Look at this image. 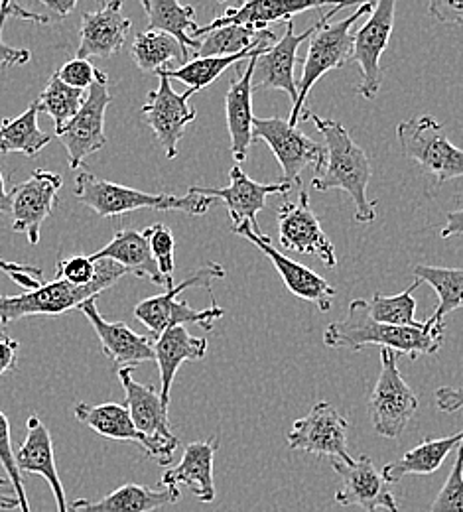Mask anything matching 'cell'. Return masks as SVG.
Wrapping results in <instances>:
<instances>
[{"mask_svg":"<svg viewBox=\"0 0 463 512\" xmlns=\"http://www.w3.org/2000/svg\"><path fill=\"white\" fill-rule=\"evenodd\" d=\"M278 239L286 251L316 256L328 268L337 266L335 247L312 211L308 192H300L296 201H282L278 209Z\"/></svg>","mask_w":463,"mask_h":512,"instance_id":"2e32d148","label":"cell"},{"mask_svg":"<svg viewBox=\"0 0 463 512\" xmlns=\"http://www.w3.org/2000/svg\"><path fill=\"white\" fill-rule=\"evenodd\" d=\"M444 323L426 320L410 327L385 325L373 320L367 300H353L343 320L333 321L324 331V343L331 349L361 351L369 345H379L398 355L416 361L422 355H434L444 341Z\"/></svg>","mask_w":463,"mask_h":512,"instance_id":"6da1fadb","label":"cell"},{"mask_svg":"<svg viewBox=\"0 0 463 512\" xmlns=\"http://www.w3.org/2000/svg\"><path fill=\"white\" fill-rule=\"evenodd\" d=\"M129 32L131 18L123 14V2H103L97 10L83 12L75 58H111L125 48Z\"/></svg>","mask_w":463,"mask_h":512,"instance_id":"44dd1931","label":"cell"},{"mask_svg":"<svg viewBox=\"0 0 463 512\" xmlns=\"http://www.w3.org/2000/svg\"><path fill=\"white\" fill-rule=\"evenodd\" d=\"M430 512H463V444L458 448L452 471L436 495Z\"/></svg>","mask_w":463,"mask_h":512,"instance_id":"7bdbcfd3","label":"cell"},{"mask_svg":"<svg viewBox=\"0 0 463 512\" xmlns=\"http://www.w3.org/2000/svg\"><path fill=\"white\" fill-rule=\"evenodd\" d=\"M75 197L101 219L119 217L138 209L184 211L188 215H205L215 201L213 197L192 190L186 195L140 192L97 178L91 172H81L75 176Z\"/></svg>","mask_w":463,"mask_h":512,"instance_id":"3957f363","label":"cell"},{"mask_svg":"<svg viewBox=\"0 0 463 512\" xmlns=\"http://www.w3.org/2000/svg\"><path fill=\"white\" fill-rule=\"evenodd\" d=\"M231 184L227 188H201V186H192V192L221 199L229 211L231 225L233 229H239L243 225H251L257 235H261V227L257 223V215L266 207V197L280 193L288 195L292 192V186L286 182L278 184H259L251 180L241 166H233L229 172Z\"/></svg>","mask_w":463,"mask_h":512,"instance_id":"d6986e66","label":"cell"},{"mask_svg":"<svg viewBox=\"0 0 463 512\" xmlns=\"http://www.w3.org/2000/svg\"><path fill=\"white\" fill-rule=\"evenodd\" d=\"M119 381L125 388V406L134 428L144 438V453L158 465H170L180 440L170 430L168 408L162 404L160 392L152 384L134 381L133 369H119Z\"/></svg>","mask_w":463,"mask_h":512,"instance_id":"ba28073f","label":"cell"},{"mask_svg":"<svg viewBox=\"0 0 463 512\" xmlns=\"http://www.w3.org/2000/svg\"><path fill=\"white\" fill-rule=\"evenodd\" d=\"M255 52H266L265 48H257L251 52H243L237 56H227V58H196L190 60L186 65L180 67H170V69H160L158 73H164L168 79H176L184 85H188L194 95L201 89L209 87L219 79V75L229 69L231 65L241 64L243 60H249Z\"/></svg>","mask_w":463,"mask_h":512,"instance_id":"8d00e7d4","label":"cell"},{"mask_svg":"<svg viewBox=\"0 0 463 512\" xmlns=\"http://www.w3.org/2000/svg\"><path fill=\"white\" fill-rule=\"evenodd\" d=\"M345 8H349V2L331 4L330 10L304 34L294 32L292 20L286 22L288 28H286L284 36L257 58L255 73H253V91L280 89V91L288 93L290 99L296 103L298 101V81L294 79V67L296 64H302V58H298V48L308 38H312L324 24H328L335 14H339Z\"/></svg>","mask_w":463,"mask_h":512,"instance_id":"8fae6325","label":"cell"},{"mask_svg":"<svg viewBox=\"0 0 463 512\" xmlns=\"http://www.w3.org/2000/svg\"><path fill=\"white\" fill-rule=\"evenodd\" d=\"M113 97L109 93V77L97 81L89 91L79 113L56 136L62 140L71 170H77L85 158L99 152L105 142V115Z\"/></svg>","mask_w":463,"mask_h":512,"instance_id":"5bb4252c","label":"cell"},{"mask_svg":"<svg viewBox=\"0 0 463 512\" xmlns=\"http://www.w3.org/2000/svg\"><path fill=\"white\" fill-rule=\"evenodd\" d=\"M263 140L276 156L282 168V182L294 186L302 184V172L314 166V174H320L326 162V148L298 127H290L280 117L253 121V140Z\"/></svg>","mask_w":463,"mask_h":512,"instance_id":"30bf717a","label":"cell"},{"mask_svg":"<svg viewBox=\"0 0 463 512\" xmlns=\"http://www.w3.org/2000/svg\"><path fill=\"white\" fill-rule=\"evenodd\" d=\"M430 14L448 26H463V2L460 0H432Z\"/></svg>","mask_w":463,"mask_h":512,"instance_id":"c3c4849f","label":"cell"},{"mask_svg":"<svg viewBox=\"0 0 463 512\" xmlns=\"http://www.w3.org/2000/svg\"><path fill=\"white\" fill-rule=\"evenodd\" d=\"M233 233H237L239 237L251 241L257 249H261V253H265L266 258H270V262L274 264V268L278 270V274L284 280V286L300 300L314 304L320 312H330L331 302L335 298V290L326 278H322L320 274H316L314 270H310L308 266L288 258L282 253H278L266 235H257L253 231L251 225H243L239 229H233Z\"/></svg>","mask_w":463,"mask_h":512,"instance_id":"ffe728a7","label":"cell"},{"mask_svg":"<svg viewBox=\"0 0 463 512\" xmlns=\"http://www.w3.org/2000/svg\"><path fill=\"white\" fill-rule=\"evenodd\" d=\"M26 426H28L26 440L16 453L18 469H20V473L44 477L56 497L58 512H69L66 491H64V485H62V479L58 473V465H56L54 442H52L50 430L38 416H30Z\"/></svg>","mask_w":463,"mask_h":512,"instance_id":"d4e9b609","label":"cell"},{"mask_svg":"<svg viewBox=\"0 0 463 512\" xmlns=\"http://www.w3.org/2000/svg\"><path fill=\"white\" fill-rule=\"evenodd\" d=\"M463 444V430L448 438H424L420 446L406 451L400 459L383 467V477L389 485L402 481L406 475H432L436 473L446 457Z\"/></svg>","mask_w":463,"mask_h":512,"instance_id":"f546056e","label":"cell"},{"mask_svg":"<svg viewBox=\"0 0 463 512\" xmlns=\"http://www.w3.org/2000/svg\"><path fill=\"white\" fill-rule=\"evenodd\" d=\"M278 42L272 30H253L245 26H223L209 34L199 42L196 58H227L243 52H251L257 48L268 50Z\"/></svg>","mask_w":463,"mask_h":512,"instance_id":"d6a6232c","label":"cell"},{"mask_svg":"<svg viewBox=\"0 0 463 512\" xmlns=\"http://www.w3.org/2000/svg\"><path fill=\"white\" fill-rule=\"evenodd\" d=\"M73 414L87 428L97 432L103 438L117 442H134L144 448V438L134 428L133 418L123 404L105 402V404H87L79 402L73 408Z\"/></svg>","mask_w":463,"mask_h":512,"instance_id":"1f68e13d","label":"cell"},{"mask_svg":"<svg viewBox=\"0 0 463 512\" xmlns=\"http://www.w3.org/2000/svg\"><path fill=\"white\" fill-rule=\"evenodd\" d=\"M83 316L89 320L93 331L101 341L103 353L119 367L134 369L140 363L156 361L154 343L133 331L125 321H107L97 308V300H87L81 308Z\"/></svg>","mask_w":463,"mask_h":512,"instance_id":"7402d4cb","label":"cell"},{"mask_svg":"<svg viewBox=\"0 0 463 512\" xmlns=\"http://www.w3.org/2000/svg\"><path fill=\"white\" fill-rule=\"evenodd\" d=\"M0 509H6V511H14L18 509V499H16V493L10 485L8 479L0 477Z\"/></svg>","mask_w":463,"mask_h":512,"instance_id":"f5cc1de1","label":"cell"},{"mask_svg":"<svg viewBox=\"0 0 463 512\" xmlns=\"http://www.w3.org/2000/svg\"><path fill=\"white\" fill-rule=\"evenodd\" d=\"M422 286L420 280H414L404 292L395 296H383L375 294L371 300H367V308L371 318L385 325H397V327H410L416 325V300L414 292Z\"/></svg>","mask_w":463,"mask_h":512,"instance_id":"f35d334b","label":"cell"},{"mask_svg":"<svg viewBox=\"0 0 463 512\" xmlns=\"http://www.w3.org/2000/svg\"><path fill=\"white\" fill-rule=\"evenodd\" d=\"M142 235L148 241L150 253L154 256L160 274L166 280V290H172L174 284V251H176V239L168 225L156 223L142 231Z\"/></svg>","mask_w":463,"mask_h":512,"instance_id":"ab89813d","label":"cell"},{"mask_svg":"<svg viewBox=\"0 0 463 512\" xmlns=\"http://www.w3.org/2000/svg\"><path fill=\"white\" fill-rule=\"evenodd\" d=\"M347 430L349 424L335 406H331L330 402H318L304 418L294 422L286 436V444L290 449L349 463L351 455L347 451Z\"/></svg>","mask_w":463,"mask_h":512,"instance_id":"9a60e30c","label":"cell"},{"mask_svg":"<svg viewBox=\"0 0 463 512\" xmlns=\"http://www.w3.org/2000/svg\"><path fill=\"white\" fill-rule=\"evenodd\" d=\"M324 2H290V0H251L237 8H227L207 26H198L192 34L194 40L205 36L223 26H245L253 30H268L272 22H290L292 16L308 12V10H322Z\"/></svg>","mask_w":463,"mask_h":512,"instance_id":"cb8c5ba5","label":"cell"},{"mask_svg":"<svg viewBox=\"0 0 463 512\" xmlns=\"http://www.w3.org/2000/svg\"><path fill=\"white\" fill-rule=\"evenodd\" d=\"M56 75L66 83L67 87H73L79 91H89L97 81L109 77L107 73L93 67L89 60H79V58L62 65L56 71Z\"/></svg>","mask_w":463,"mask_h":512,"instance_id":"f6af8a7d","label":"cell"},{"mask_svg":"<svg viewBox=\"0 0 463 512\" xmlns=\"http://www.w3.org/2000/svg\"><path fill=\"white\" fill-rule=\"evenodd\" d=\"M397 138L402 154L434 180V190L450 180L463 178V150L454 146L444 127L432 115L398 123Z\"/></svg>","mask_w":463,"mask_h":512,"instance_id":"52a82bcc","label":"cell"},{"mask_svg":"<svg viewBox=\"0 0 463 512\" xmlns=\"http://www.w3.org/2000/svg\"><path fill=\"white\" fill-rule=\"evenodd\" d=\"M0 465L4 467L8 481L16 493L18 499V509L20 512H30V503L26 497V489H24V479L22 473L18 469L16 463V455L12 451V440H10V422L6 418V414L0 410Z\"/></svg>","mask_w":463,"mask_h":512,"instance_id":"b9f144b4","label":"cell"},{"mask_svg":"<svg viewBox=\"0 0 463 512\" xmlns=\"http://www.w3.org/2000/svg\"><path fill=\"white\" fill-rule=\"evenodd\" d=\"M0 270L6 272L16 284L26 288V292L42 284V268H36L30 264H18V262H8L0 258Z\"/></svg>","mask_w":463,"mask_h":512,"instance_id":"bcb514c9","label":"cell"},{"mask_svg":"<svg viewBox=\"0 0 463 512\" xmlns=\"http://www.w3.org/2000/svg\"><path fill=\"white\" fill-rule=\"evenodd\" d=\"M375 10V2H363L357 10L333 24H324L310 42L306 58H302V77L298 79V101L292 105V113L288 119L290 127H298L304 113V103L308 99L310 89L333 69L349 64L353 50V28L361 16L371 14Z\"/></svg>","mask_w":463,"mask_h":512,"instance_id":"8992f818","label":"cell"},{"mask_svg":"<svg viewBox=\"0 0 463 512\" xmlns=\"http://www.w3.org/2000/svg\"><path fill=\"white\" fill-rule=\"evenodd\" d=\"M395 12V0L377 2L375 10L369 14V20L357 32H353V50L349 62L361 67V83L357 91L367 101H373L377 97L383 83L381 58L393 36Z\"/></svg>","mask_w":463,"mask_h":512,"instance_id":"7c38bea8","label":"cell"},{"mask_svg":"<svg viewBox=\"0 0 463 512\" xmlns=\"http://www.w3.org/2000/svg\"><path fill=\"white\" fill-rule=\"evenodd\" d=\"M6 18H8V12H6V0L0 2V67H18V65H26L30 62L32 54L24 48H14V46H8L4 40H2V30H4V24H6Z\"/></svg>","mask_w":463,"mask_h":512,"instance_id":"7dc6e473","label":"cell"},{"mask_svg":"<svg viewBox=\"0 0 463 512\" xmlns=\"http://www.w3.org/2000/svg\"><path fill=\"white\" fill-rule=\"evenodd\" d=\"M434 402L438 410L442 412H458L463 410V386L462 388H452V386H440L434 394Z\"/></svg>","mask_w":463,"mask_h":512,"instance_id":"681fc988","label":"cell"},{"mask_svg":"<svg viewBox=\"0 0 463 512\" xmlns=\"http://www.w3.org/2000/svg\"><path fill=\"white\" fill-rule=\"evenodd\" d=\"M331 467L341 477V489L333 497L339 507H361L367 512L379 509L398 512L391 485L385 481L383 473L377 471L369 455H359L349 463L331 461Z\"/></svg>","mask_w":463,"mask_h":512,"instance_id":"ac0fdd59","label":"cell"},{"mask_svg":"<svg viewBox=\"0 0 463 512\" xmlns=\"http://www.w3.org/2000/svg\"><path fill=\"white\" fill-rule=\"evenodd\" d=\"M207 353V339L205 337H196L192 335L186 327L178 325L168 331H164L156 343H154V355L156 363L160 369V398L162 404L168 408L170 406V394H172V384L178 375V369L186 361H199Z\"/></svg>","mask_w":463,"mask_h":512,"instance_id":"4316f807","label":"cell"},{"mask_svg":"<svg viewBox=\"0 0 463 512\" xmlns=\"http://www.w3.org/2000/svg\"><path fill=\"white\" fill-rule=\"evenodd\" d=\"M225 278V268L217 262H209L199 266L198 270L186 278L184 282L176 284L172 290H166L160 296L142 300L134 308V318L140 321L148 331L152 333L154 339H158L164 331L178 327L184 323H196L201 329L211 331L215 327V321L221 320L225 316V310L219 308L215 302L207 310H194L188 302L178 300V296L188 290V288H205L211 292V282Z\"/></svg>","mask_w":463,"mask_h":512,"instance_id":"5b68a950","label":"cell"},{"mask_svg":"<svg viewBox=\"0 0 463 512\" xmlns=\"http://www.w3.org/2000/svg\"><path fill=\"white\" fill-rule=\"evenodd\" d=\"M142 8L148 16V30L172 36L188 54L194 50L196 56L199 40L192 38L198 30L194 6H186L176 0H142Z\"/></svg>","mask_w":463,"mask_h":512,"instance_id":"4dcf8cb0","label":"cell"},{"mask_svg":"<svg viewBox=\"0 0 463 512\" xmlns=\"http://www.w3.org/2000/svg\"><path fill=\"white\" fill-rule=\"evenodd\" d=\"M0 213L10 215V192L4 186V176L0 174Z\"/></svg>","mask_w":463,"mask_h":512,"instance_id":"db71d44e","label":"cell"},{"mask_svg":"<svg viewBox=\"0 0 463 512\" xmlns=\"http://www.w3.org/2000/svg\"><path fill=\"white\" fill-rule=\"evenodd\" d=\"M56 278L66 280L67 284L75 288L91 286L97 280V262L91 256L81 255L58 260Z\"/></svg>","mask_w":463,"mask_h":512,"instance_id":"ee69618b","label":"cell"},{"mask_svg":"<svg viewBox=\"0 0 463 512\" xmlns=\"http://www.w3.org/2000/svg\"><path fill=\"white\" fill-rule=\"evenodd\" d=\"M62 176L48 170H36L26 182L10 190V217L12 231L24 233L30 245L40 243L44 221L58 205V192L62 190Z\"/></svg>","mask_w":463,"mask_h":512,"instance_id":"e0dca14e","label":"cell"},{"mask_svg":"<svg viewBox=\"0 0 463 512\" xmlns=\"http://www.w3.org/2000/svg\"><path fill=\"white\" fill-rule=\"evenodd\" d=\"M302 119H310L326 140V162L314 176L312 188L318 192L341 190L355 203V221L371 223L377 217L379 201L367 199V188L373 176L365 150L351 138L347 128L333 119H322L304 109Z\"/></svg>","mask_w":463,"mask_h":512,"instance_id":"7a4b0ae2","label":"cell"},{"mask_svg":"<svg viewBox=\"0 0 463 512\" xmlns=\"http://www.w3.org/2000/svg\"><path fill=\"white\" fill-rule=\"evenodd\" d=\"M95 262L97 280L91 286L75 288L67 284L66 280L54 278L52 282H42L38 288L20 296H0V327H6L10 321L30 316H62L66 312L77 310L87 300L97 298L103 290L113 288L125 274H129L113 260Z\"/></svg>","mask_w":463,"mask_h":512,"instance_id":"277c9868","label":"cell"},{"mask_svg":"<svg viewBox=\"0 0 463 512\" xmlns=\"http://www.w3.org/2000/svg\"><path fill=\"white\" fill-rule=\"evenodd\" d=\"M456 235H463V209L450 211L446 215V227L440 233L442 239H450V237H456Z\"/></svg>","mask_w":463,"mask_h":512,"instance_id":"816d5d0a","label":"cell"},{"mask_svg":"<svg viewBox=\"0 0 463 512\" xmlns=\"http://www.w3.org/2000/svg\"><path fill=\"white\" fill-rule=\"evenodd\" d=\"M34 4L40 10H30L24 2H8L6 0L8 18L30 20L36 24H54V22H62L71 10L77 8L75 0H36Z\"/></svg>","mask_w":463,"mask_h":512,"instance_id":"60d3db41","label":"cell"},{"mask_svg":"<svg viewBox=\"0 0 463 512\" xmlns=\"http://www.w3.org/2000/svg\"><path fill=\"white\" fill-rule=\"evenodd\" d=\"M131 56L134 64L142 71L158 73L160 69H170V62H180L182 65L190 62V54L168 34L162 32H138L131 46Z\"/></svg>","mask_w":463,"mask_h":512,"instance_id":"e575fe53","label":"cell"},{"mask_svg":"<svg viewBox=\"0 0 463 512\" xmlns=\"http://www.w3.org/2000/svg\"><path fill=\"white\" fill-rule=\"evenodd\" d=\"M87 99V91H79L73 87H67L66 83L54 73L48 81L46 89L36 99L40 113L44 111L54 119L56 134L67 127V123L79 113Z\"/></svg>","mask_w":463,"mask_h":512,"instance_id":"74e56055","label":"cell"},{"mask_svg":"<svg viewBox=\"0 0 463 512\" xmlns=\"http://www.w3.org/2000/svg\"><path fill=\"white\" fill-rule=\"evenodd\" d=\"M217 449H219L217 438L188 444L184 449L182 461L162 475L160 487L178 489L180 485H188L190 491L203 505L213 503L215 501L213 461H215Z\"/></svg>","mask_w":463,"mask_h":512,"instance_id":"484cf974","label":"cell"},{"mask_svg":"<svg viewBox=\"0 0 463 512\" xmlns=\"http://www.w3.org/2000/svg\"><path fill=\"white\" fill-rule=\"evenodd\" d=\"M371 422L379 436L398 440L418 410V396L402 379L397 353L381 349V375L369 394Z\"/></svg>","mask_w":463,"mask_h":512,"instance_id":"9c48e42d","label":"cell"},{"mask_svg":"<svg viewBox=\"0 0 463 512\" xmlns=\"http://www.w3.org/2000/svg\"><path fill=\"white\" fill-rule=\"evenodd\" d=\"M414 278L422 284H430L438 294V308L430 318L436 323H444V318L463 308V270L444 266H424L418 264L412 270Z\"/></svg>","mask_w":463,"mask_h":512,"instance_id":"d590c367","label":"cell"},{"mask_svg":"<svg viewBox=\"0 0 463 512\" xmlns=\"http://www.w3.org/2000/svg\"><path fill=\"white\" fill-rule=\"evenodd\" d=\"M38 115V103L32 101L20 117L4 119L0 123V154L16 152L32 158L50 144V134L38 127Z\"/></svg>","mask_w":463,"mask_h":512,"instance_id":"836d02e7","label":"cell"},{"mask_svg":"<svg viewBox=\"0 0 463 512\" xmlns=\"http://www.w3.org/2000/svg\"><path fill=\"white\" fill-rule=\"evenodd\" d=\"M93 260H113L119 266H123L129 274L138 278H146L156 286L166 288V280L158 270V264L150 253L148 241L142 233L134 229H123L115 233L111 243L103 247L99 253L91 255Z\"/></svg>","mask_w":463,"mask_h":512,"instance_id":"f1b7e54d","label":"cell"},{"mask_svg":"<svg viewBox=\"0 0 463 512\" xmlns=\"http://www.w3.org/2000/svg\"><path fill=\"white\" fill-rule=\"evenodd\" d=\"M18 341L2 335L0 337V377L16 369L18 361Z\"/></svg>","mask_w":463,"mask_h":512,"instance_id":"f907efd6","label":"cell"},{"mask_svg":"<svg viewBox=\"0 0 463 512\" xmlns=\"http://www.w3.org/2000/svg\"><path fill=\"white\" fill-rule=\"evenodd\" d=\"M180 489H154L127 483L101 501L77 499L69 503V512H154L180 501Z\"/></svg>","mask_w":463,"mask_h":512,"instance_id":"83f0119b","label":"cell"},{"mask_svg":"<svg viewBox=\"0 0 463 512\" xmlns=\"http://www.w3.org/2000/svg\"><path fill=\"white\" fill-rule=\"evenodd\" d=\"M261 54L263 52H255L243 69L241 65H237V77L229 83V91L225 95V115L231 136V154L239 164L247 160L249 146L253 142V73L257 58Z\"/></svg>","mask_w":463,"mask_h":512,"instance_id":"603a6c76","label":"cell"},{"mask_svg":"<svg viewBox=\"0 0 463 512\" xmlns=\"http://www.w3.org/2000/svg\"><path fill=\"white\" fill-rule=\"evenodd\" d=\"M156 75L160 77V85L148 93V101L142 107V119L154 132L166 158L174 160L178 156V142L184 138L188 125L198 117V111L190 105L194 91L188 89L186 93H176L164 73Z\"/></svg>","mask_w":463,"mask_h":512,"instance_id":"4fadbf2b","label":"cell"}]
</instances>
